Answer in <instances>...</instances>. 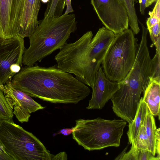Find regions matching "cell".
Masks as SVG:
<instances>
[{
    "instance_id": "5bb4252c",
    "label": "cell",
    "mask_w": 160,
    "mask_h": 160,
    "mask_svg": "<svg viewBox=\"0 0 160 160\" xmlns=\"http://www.w3.org/2000/svg\"><path fill=\"white\" fill-rule=\"evenodd\" d=\"M148 109V108L143 101L142 97H141L135 116L132 122L129 124L127 132L128 143L132 144L131 147L133 148H136L135 141L141 126L144 122Z\"/></svg>"
},
{
    "instance_id": "8fae6325",
    "label": "cell",
    "mask_w": 160,
    "mask_h": 160,
    "mask_svg": "<svg viewBox=\"0 0 160 160\" xmlns=\"http://www.w3.org/2000/svg\"><path fill=\"white\" fill-rule=\"evenodd\" d=\"M119 88L118 82L109 79L100 66L96 82L92 89V97L86 108L101 109Z\"/></svg>"
},
{
    "instance_id": "484cf974",
    "label": "cell",
    "mask_w": 160,
    "mask_h": 160,
    "mask_svg": "<svg viewBox=\"0 0 160 160\" xmlns=\"http://www.w3.org/2000/svg\"><path fill=\"white\" fill-rule=\"evenodd\" d=\"M67 155L65 152H62L54 155L52 160H66Z\"/></svg>"
},
{
    "instance_id": "603a6c76",
    "label": "cell",
    "mask_w": 160,
    "mask_h": 160,
    "mask_svg": "<svg viewBox=\"0 0 160 160\" xmlns=\"http://www.w3.org/2000/svg\"><path fill=\"white\" fill-rule=\"evenodd\" d=\"M160 157H155L149 151L139 150L138 160H160Z\"/></svg>"
},
{
    "instance_id": "5b68a950",
    "label": "cell",
    "mask_w": 160,
    "mask_h": 160,
    "mask_svg": "<svg viewBox=\"0 0 160 160\" xmlns=\"http://www.w3.org/2000/svg\"><path fill=\"white\" fill-rule=\"evenodd\" d=\"M0 142L13 160H52L54 156L32 133L14 122H0Z\"/></svg>"
},
{
    "instance_id": "2e32d148",
    "label": "cell",
    "mask_w": 160,
    "mask_h": 160,
    "mask_svg": "<svg viewBox=\"0 0 160 160\" xmlns=\"http://www.w3.org/2000/svg\"><path fill=\"white\" fill-rule=\"evenodd\" d=\"M125 7L128 15L129 25L135 34L140 32L138 19L135 4L137 0H121Z\"/></svg>"
},
{
    "instance_id": "3957f363",
    "label": "cell",
    "mask_w": 160,
    "mask_h": 160,
    "mask_svg": "<svg viewBox=\"0 0 160 160\" xmlns=\"http://www.w3.org/2000/svg\"><path fill=\"white\" fill-rule=\"evenodd\" d=\"M140 23L142 35L135 62L126 76L118 82L119 88L111 97L119 105L127 108L138 106L141 95L147 88L151 75V59L147 46L148 31Z\"/></svg>"
},
{
    "instance_id": "83f0119b",
    "label": "cell",
    "mask_w": 160,
    "mask_h": 160,
    "mask_svg": "<svg viewBox=\"0 0 160 160\" xmlns=\"http://www.w3.org/2000/svg\"><path fill=\"white\" fill-rule=\"evenodd\" d=\"M73 128H64L60 130L57 133L55 134L58 135L61 134L64 136H68L72 133L73 131Z\"/></svg>"
},
{
    "instance_id": "ac0fdd59",
    "label": "cell",
    "mask_w": 160,
    "mask_h": 160,
    "mask_svg": "<svg viewBox=\"0 0 160 160\" xmlns=\"http://www.w3.org/2000/svg\"><path fill=\"white\" fill-rule=\"evenodd\" d=\"M13 111L8 103L0 87V122L6 121L13 122Z\"/></svg>"
},
{
    "instance_id": "30bf717a",
    "label": "cell",
    "mask_w": 160,
    "mask_h": 160,
    "mask_svg": "<svg viewBox=\"0 0 160 160\" xmlns=\"http://www.w3.org/2000/svg\"><path fill=\"white\" fill-rule=\"evenodd\" d=\"M24 0H0V37L17 35L22 17Z\"/></svg>"
},
{
    "instance_id": "6da1fadb",
    "label": "cell",
    "mask_w": 160,
    "mask_h": 160,
    "mask_svg": "<svg viewBox=\"0 0 160 160\" xmlns=\"http://www.w3.org/2000/svg\"><path fill=\"white\" fill-rule=\"evenodd\" d=\"M11 82L15 88L31 97L53 103L77 104L90 92L86 85L57 64L48 67L26 66Z\"/></svg>"
},
{
    "instance_id": "9c48e42d",
    "label": "cell",
    "mask_w": 160,
    "mask_h": 160,
    "mask_svg": "<svg viewBox=\"0 0 160 160\" xmlns=\"http://www.w3.org/2000/svg\"><path fill=\"white\" fill-rule=\"evenodd\" d=\"M0 87L8 105L14 109L13 114L22 123L28 122L31 113L45 107L25 93L15 88L11 81L1 85Z\"/></svg>"
},
{
    "instance_id": "ffe728a7",
    "label": "cell",
    "mask_w": 160,
    "mask_h": 160,
    "mask_svg": "<svg viewBox=\"0 0 160 160\" xmlns=\"http://www.w3.org/2000/svg\"><path fill=\"white\" fill-rule=\"evenodd\" d=\"M152 42L151 47H156V53H160V23H158L147 29Z\"/></svg>"
},
{
    "instance_id": "44dd1931",
    "label": "cell",
    "mask_w": 160,
    "mask_h": 160,
    "mask_svg": "<svg viewBox=\"0 0 160 160\" xmlns=\"http://www.w3.org/2000/svg\"><path fill=\"white\" fill-rule=\"evenodd\" d=\"M160 53H156L153 58L151 59V78L160 82Z\"/></svg>"
},
{
    "instance_id": "277c9868",
    "label": "cell",
    "mask_w": 160,
    "mask_h": 160,
    "mask_svg": "<svg viewBox=\"0 0 160 160\" xmlns=\"http://www.w3.org/2000/svg\"><path fill=\"white\" fill-rule=\"evenodd\" d=\"M72 127V138L89 151L110 147H118L127 122L123 119L108 120L98 118L76 120Z\"/></svg>"
},
{
    "instance_id": "9a60e30c",
    "label": "cell",
    "mask_w": 160,
    "mask_h": 160,
    "mask_svg": "<svg viewBox=\"0 0 160 160\" xmlns=\"http://www.w3.org/2000/svg\"><path fill=\"white\" fill-rule=\"evenodd\" d=\"M143 123L149 139L150 151L155 156L156 153L157 128L154 116L148 108Z\"/></svg>"
},
{
    "instance_id": "d4e9b609",
    "label": "cell",
    "mask_w": 160,
    "mask_h": 160,
    "mask_svg": "<svg viewBox=\"0 0 160 160\" xmlns=\"http://www.w3.org/2000/svg\"><path fill=\"white\" fill-rule=\"evenodd\" d=\"M65 6H66V9L64 14L67 15L74 12L72 6L71 0H65Z\"/></svg>"
},
{
    "instance_id": "52a82bcc",
    "label": "cell",
    "mask_w": 160,
    "mask_h": 160,
    "mask_svg": "<svg viewBox=\"0 0 160 160\" xmlns=\"http://www.w3.org/2000/svg\"><path fill=\"white\" fill-rule=\"evenodd\" d=\"M25 49L24 38L18 35L0 37V86L11 81L20 71Z\"/></svg>"
},
{
    "instance_id": "8992f818",
    "label": "cell",
    "mask_w": 160,
    "mask_h": 160,
    "mask_svg": "<svg viewBox=\"0 0 160 160\" xmlns=\"http://www.w3.org/2000/svg\"><path fill=\"white\" fill-rule=\"evenodd\" d=\"M131 28L115 34L102 62L103 71L110 81L118 82L131 69L138 50V39Z\"/></svg>"
},
{
    "instance_id": "d6986e66",
    "label": "cell",
    "mask_w": 160,
    "mask_h": 160,
    "mask_svg": "<svg viewBox=\"0 0 160 160\" xmlns=\"http://www.w3.org/2000/svg\"><path fill=\"white\" fill-rule=\"evenodd\" d=\"M136 148L140 151H150L148 138L144 123L141 126L135 142Z\"/></svg>"
},
{
    "instance_id": "cb8c5ba5",
    "label": "cell",
    "mask_w": 160,
    "mask_h": 160,
    "mask_svg": "<svg viewBox=\"0 0 160 160\" xmlns=\"http://www.w3.org/2000/svg\"><path fill=\"white\" fill-rule=\"evenodd\" d=\"M0 157L1 158L2 160H13V159L6 153L0 142Z\"/></svg>"
},
{
    "instance_id": "4316f807",
    "label": "cell",
    "mask_w": 160,
    "mask_h": 160,
    "mask_svg": "<svg viewBox=\"0 0 160 160\" xmlns=\"http://www.w3.org/2000/svg\"><path fill=\"white\" fill-rule=\"evenodd\" d=\"M147 0H139L140 11L142 15H144Z\"/></svg>"
},
{
    "instance_id": "7402d4cb",
    "label": "cell",
    "mask_w": 160,
    "mask_h": 160,
    "mask_svg": "<svg viewBox=\"0 0 160 160\" xmlns=\"http://www.w3.org/2000/svg\"><path fill=\"white\" fill-rule=\"evenodd\" d=\"M139 150L131 147L130 150L127 153L124 154L121 160H138V156Z\"/></svg>"
},
{
    "instance_id": "ba28073f",
    "label": "cell",
    "mask_w": 160,
    "mask_h": 160,
    "mask_svg": "<svg viewBox=\"0 0 160 160\" xmlns=\"http://www.w3.org/2000/svg\"><path fill=\"white\" fill-rule=\"evenodd\" d=\"M91 4L104 27L115 34L128 29V15L121 0H91Z\"/></svg>"
},
{
    "instance_id": "4dcf8cb0",
    "label": "cell",
    "mask_w": 160,
    "mask_h": 160,
    "mask_svg": "<svg viewBox=\"0 0 160 160\" xmlns=\"http://www.w3.org/2000/svg\"><path fill=\"white\" fill-rule=\"evenodd\" d=\"M0 160H2V159L0 157Z\"/></svg>"
},
{
    "instance_id": "f1b7e54d",
    "label": "cell",
    "mask_w": 160,
    "mask_h": 160,
    "mask_svg": "<svg viewBox=\"0 0 160 160\" xmlns=\"http://www.w3.org/2000/svg\"><path fill=\"white\" fill-rule=\"evenodd\" d=\"M157 0H147L146 4V7L147 8L151 5L152 4Z\"/></svg>"
},
{
    "instance_id": "7a4b0ae2",
    "label": "cell",
    "mask_w": 160,
    "mask_h": 160,
    "mask_svg": "<svg viewBox=\"0 0 160 160\" xmlns=\"http://www.w3.org/2000/svg\"><path fill=\"white\" fill-rule=\"evenodd\" d=\"M77 29L74 13L63 14L56 18H44L29 37L30 45L25 49L22 64L31 66L60 49Z\"/></svg>"
},
{
    "instance_id": "7c38bea8",
    "label": "cell",
    "mask_w": 160,
    "mask_h": 160,
    "mask_svg": "<svg viewBox=\"0 0 160 160\" xmlns=\"http://www.w3.org/2000/svg\"><path fill=\"white\" fill-rule=\"evenodd\" d=\"M40 0H24L20 28L18 35L29 37L38 25V15L41 7Z\"/></svg>"
},
{
    "instance_id": "e0dca14e",
    "label": "cell",
    "mask_w": 160,
    "mask_h": 160,
    "mask_svg": "<svg viewBox=\"0 0 160 160\" xmlns=\"http://www.w3.org/2000/svg\"><path fill=\"white\" fill-rule=\"evenodd\" d=\"M65 0H49L44 14V18H56L62 14Z\"/></svg>"
},
{
    "instance_id": "f546056e",
    "label": "cell",
    "mask_w": 160,
    "mask_h": 160,
    "mask_svg": "<svg viewBox=\"0 0 160 160\" xmlns=\"http://www.w3.org/2000/svg\"><path fill=\"white\" fill-rule=\"evenodd\" d=\"M41 2L43 3H48L49 0H40Z\"/></svg>"
},
{
    "instance_id": "4fadbf2b",
    "label": "cell",
    "mask_w": 160,
    "mask_h": 160,
    "mask_svg": "<svg viewBox=\"0 0 160 160\" xmlns=\"http://www.w3.org/2000/svg\"><path fill=\"white\" fill-rule=\"evenodd\" d=\"M148 84L143 93V101L154 116L160 118V82L149 78Z\"/></svg>"
}]
</instances>
